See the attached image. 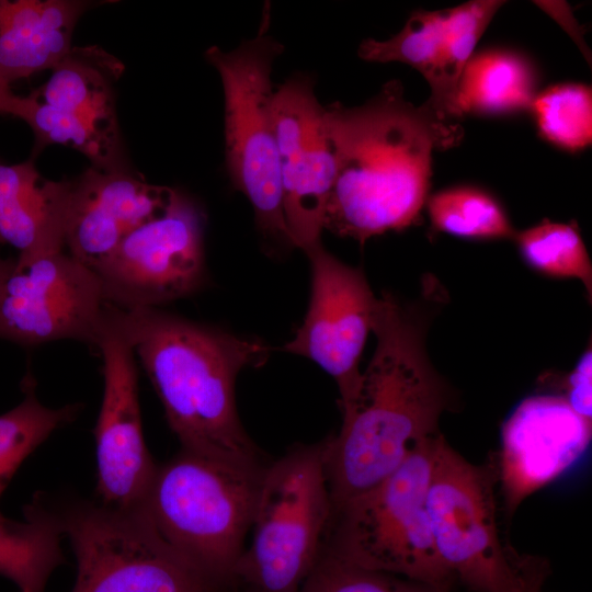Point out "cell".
<instances>
[{"label": "cell", "mask_w": 592, "mask_h": 592, "mask_svg": "<svg viewBox=\"0 0 592 592\" xmlns=\"http://www.w3.org/2000/svg\"><path fill=\"white\" fill-rule=\"evenodd\" d=\"M334 181L323 229L365 243L412 225L428 198L434 151L455 146L460 126L426 101L417 106L392 80L362 105L325 106Z\"/></svg>", "instance_id": "cell-1"}, {"label": "cell", "mask_w": 592, "mask_h": 592, "mask_svg": "<svg viewBox=\"0 0 592 592\" xmlns=\"http://www.w3.org/2000/svg\"><path fill=\"white\" fill-rule=\"evenodd\" d=\"M426 320L390 294L378 297L374 354L339 432L323 441L332 510L368 491L439 432L449 405L425 349Z\"/></svg>", "instance_id": "cell-2"}, {"label": "cell", "mask_w": 592, "mask_h": 592, "mask_svg": "<svg viewBox=\"0 0 592 592\" xmlns=\"http://www.w3.org/2000/svg\"><path fill=\"white\" fill-rule=\"evenodd\" d=\"M109 318L141 362L182 449L249 470L267 466L240 422L235 391L242 369L267 361V344L156 307L111 305Z\"/></svg>", "instance_id": "cell-3"}, {"label": "cell", "mask_w": 592, "mask_h": 592, "mask_svg": "<svg viewBox=\"0 0 592 592\" xmlns=\"http://www.w3.org/2000/svg\"><path fill=\"white\" fill-rule=\"evenodd\" d=\"M264 469H243L181 448L157 466L137 510L173 551L216 588L234 581Z\"/></svg>", "instance_id": "cell-4"}, {"label": "cell", "mask_w": 592, "mask_h": 592, "mask_svg": "<svg viewBox=\"0 0 592 592\" xmlns=\"http://www.w3.org/2000/svg\"><path fill=\"white\" fill-rule=\"evenodd\" d=\"M331 515L323 441L289 448L263 471L234 581L249 592H299L322 554Z\"/></svg>", "instance_id": "cell-5"}, {"label": "cell", "mask_w": 592, "mask_h": 592, "mask_svg": "<svg viewBox=\"0 0 592 592\" xmlns=\"http://www.w3.org/2000/svg\"><path fill=\"white\" fill-rule=\"evenodd\" d=\"M491 466L464 458L442 434L435 440L426 511L439 557L474 592H525L550 572L543 558L502 544Z\"/></svg>", "instance_id": "cell-6"}, {"label": "cell", "mask_w": 592, "mask_h": 592, "mask_svg": "<svg viewBox=\"0 0 592 592\" xmlns=\"http://www.w3.org/2000/svg\"><path fill=\"white\" fill-rule=\"evenodd\" d=\"M437 436L378 485L332 510L323 551L362 568L451 589L455 579L436 553L426 511Z\"/></svg>", "instance_id": "cell-7"}, {"label": "cell", "mask_w": 592, "mask_h": 592, "mask_svg": "<svg viewBox=\"0 0 592 592\" xmlns=\"http://www.w3.org/2000/svg\"><path fill=\"white\" fill-rule=\"evenodd\" d=\"M264 21L258 34L237 48L206 50V59L221 79L225 104V157L230 181L250 202L259 231L267 241L295 248L286 228L272 122L274 60L284 47L267 34Z\"/></svg>", "instance_id": "cell-8"}, {"label": "cell", "mask_w": 592, "mask_h": 592, "mask_svg": "<svg viewBox=\"0 0 592 592\" xmlns=\"http://www.w3.org/2000/svg\"><path fill=\"white\" fill-rule=\"evenodd\" d=\"M58 517L78 563L72 592H214L138 510L81 503Z\"/></svg>", "instance_id": "cell-9"}, {"label": "cell", "mask_w": 592, "mask_h": 592, "mask_svg": "<svg viewBox=\"0 0 592 592\" xmlns=\"http://www.w3.org/2000/svg\"><path fill=\"white\" fill-rule=\"evenodd\" d=\"M204 225L196 203L173 190L166 208L130 231L94 271L109 304L161 308L198 291L205 281Z\"/></svg>", "instance_id": "cell-10"}, {"label": "cell", "mask_w": 592, "mask_h": 592, "mask_svg": "<svg viewBox=\"0 0 592 592\" xmlns=\"http://www.w3.org/2000/svg\"><path fill=\"white\" fill-rule=\"evenodd\" d=\"M109 306L98 274L65 250L7 259L0 273V338L19 344H94Z\"/></svg>", "instance_id": "cell-11"}, {"label": "cell", "mask_w": 592, "mask_h": 592, "mask_svg": "<svg viewBox=\"0 0 592 592\" xmlns=\"http://www.w3.org/2000/svg\"><path fill=\"white\" fill-rule=\"evenodd\" d=\"M122 68L101 48L72 47L29 95L23 121L34 133L35 149L62 145L84 155L93 167L121 166L113 81Z\"/></svg>", "instance_id": "cell-12"}, {"label": "cell", "mask_w": 592, "mask_h": 592, "mask_svg": "<svg viewBox=\"0 0 592 592\" xmlns=\"http://www.w3.org/2000/svg\"><path fill=\"white\" fill-rule=\"evenodd\" d=\"M311 269L310 300L303 323L283 350L307 357L337 383L341 410L356 392L360 361L373 331L378 297L360 267L318 243L305 252Z\"/></svg>", "instance_id": "cell-13"}, {"label": "cell", "mask_w": 592, "mask_h": 592, "mask_svg": "<svg viewBox=\"0 0 592 592\" xmlns=\"http://www.w3.org/2000/svg\"><path fill=\"white\" fill-rule=\"evenodd\" d=\"M310 76L295 75L273 92L274 127L283 214L294 247L321 243L325 212L334 181V155Z\"/></svg>", "instance_id": "cell-14"}, {"label": "cell", "mask_w": 592, "mask_h": 592, "mask_svg": "<svg viewBox=\"0 0 592 592\" xmlns=\"http://www.w3.org/2000/svg\"><path fill=\"white\" fill-rule=\"evenodd\" d=\"M94 345L102 356L104 378L94 428L96 490L103 505L134 511L143 502L158 466L143 433L136 356L110 321L109 311Z\"/></svg>", "instance_id": "cell-15"}, {"label": "cell", "mask_w": 592, "mask_h": 592, "mask_svg": "<svg viewBox=\"0 0 592 592\" xmlns=\"http://www.w3.org/2000/svg\"><path fill=\"white\" fill-rule=\"evenodd\" d=\"M591 422L577 414L561 395L540 394L522 400L501 431L496 478L506 513L553 482L585 453Z\"/></svg>", "instance_id": "cell-16"}, {"label": "cell", "mask_w": 592, "mask_h": 592, "mask_svg": "<svg viewBox=\"0 0 592 592\" xmlns=\"http://www.w3.org/2000/svg\"><path fill=\"white\" fill-rule=\"evenodd\" d=\"M172 191L122 166H91L71 180L65 251L95 271L130 231L166 208Z\"/></svg>", "instance_id": "cell-17"}, {"label": "cell", "mask_w": 592, "mask_h": 592, "mask_svg": "<svg viewBox=\"0 0 592 592\" xmlns=\"http://www.w3.org/2000/svg\"><path fill=\"white\" fill-rule=\"evenodd\" d=\"M70 180H47L32 160L0 163V243L29 260L65 250Z\"/></svg>", "instance_id": "cell-18"}, {"label": "cell", "mask_w": 592, "mask_h": 592, "mask_svg": "<svg viewBox=\"0 0 592 592\" xmlns=\"http://www.w3.org/2000/svg\"><path fill=\"white\" fill-rule=\"evenodd\" d=\"M92 2L0 0V80L12 82L53 69L72 49L79 18Z\"/></svg>", "instance_id": "cell-19"}, {"label": "cell", "mask_w": 592, "mask_h": 592, "mask_svg": "<svg viewBox=\"0 0 592 592\" xmlns=\"http://www.w3.org/2000/svg\"><path fill=\"white\" fill-rule=\"evenodd\" d=\"M537 73L524 55L510 49L473 54L457 86V109L475 114H509L530 110L537 94Z\"/></svg>", "instance_id": "cell-20"}, {"label": "cell", "mask_w": 592, "mask_h": 592, "mask_svg": "<svg viewBox=\"0 0 592 592\" xmlns=\"http://www.w3.org/2000/svg\"><path fill=\"white\" fill-rule=\"evenodd\" d=\"M24 522L0 519V574L21 592H43L52 571L62 562L64 532L58 514L34 498Z\"/></svg>", "instance_id": "cell-21"}, {"label": "cell", "mask_w": 592, "mask_h": 592, "mask_svg": "<svg viewBox=\"0 0 592 592\" xmlns=\"http://www.w3.org/2000/svg\"><path fill=\"white\" fill-rule=\"evenodd\" d=\"M504 3L499 0H473L445 10L437 86L426 102L448 119L462 117L457 109L460 75L478 41Z\"/></svg>", "instance_id": "cell-22"}, {"label": "cell", "mask_w": 592, "mask_h": 592, "mask_svg": "<svg viewBox=\"0 0 592 592\" xmlns=\"http://www.w3.org/2000/svg\"><path fill=\"white\" fill-rule=\"evenodd\" d=\"M22 385L23 400L0 415V497L23 460L53 432L72 422L81 409L79 403L44 406L36 397L35 380L30 374Z\"/></svg>", "instance_id": "cell-23"}, {"label": "cell", "mask_w": 592, "mask_h": 592, "mask_svg": "<svg viewBox=\"0 0 592 592\" xmlns=\"http://www.w3.org/2000/svg\"><path fill=\"white\" fill-rule=\"evenodd\" d=\"M444 24L445 10L413 12L395 36L364 39L358 56L366 61H398L414 68L426 80L431 93L439 80Z\"/></svg>", "instance_id": "cell-24"}, {"label": "cell", "mask_w": 592, "mask_h": 592, "mask_svg": "<svg viewBox=\"0 0 592 592\" xmlns=\"http://www.w3.org/2000/svg\"><path fill=\"white\" fill-rule=\"evenodd\" d=\"M433 227L467 239H502L515 231L501 205L476 187H454L437 192L428 200Z\"/></svg>", "instance_id": "cell-25"}, {"label": "cell", "mask_w": 592, "mask_h": 592, "mask_svg": "<svg viewBox=\"0 0 592 592\" xmlns=\"http://www.w3.org/2000/svg\"><path fill=\"white\" fill-rule=\"evenodd\" d=\"M514 237L528 266L550 277L580 280L591 297L592 265L577 226L544 220Z\"/></svg>", "instance_id": "cell-26"}, {"label": "cell", "mask_w": 592, "mask_h": 592, "mask_svg": "<svg viewBox=\"0 0 592 592\" xmlns=\"http://www.w3.org/2000/svg\"><path fill=\"white\" fill-rule=\"evenodd\" d=\"M530 110L542 136L570 151L592 141V92L582 83L555 84L537 93Z\"/></svg>", "instance_id": "cell-27"}, {"label": "cell", "mask_w": 592, "mask_h": 592, "mask_svg": "<svg viewBox=\"0 0 592 592\" xmlns=\"http://www.w3.org/2000/svg\"><path fill=\"white\" fill-rule=\"evenodd\" d=\"M449 590L362 568L322 550L299 592H449Z\"/></svg>", "instance_id": "cell-28"}, {"label": "cell", "mask_w": 592, "mask_h": 592, "mask_svg": "<svg viewBox=\"0 0 592 592\" xmlns=\"http://www.w3.org/2000/svg\"><path fill=\"white\" fill-rule=\"evenodd\" d=\"M591 368L592 354L591 346H589L567 376L561 394L570 408L589 422L592 418Z\"/></svg>", "instance_id": "cell-29"}, {"label": "cell", "mask_w": 592, "mask_h": 592, "mask_svg": "<svg viewBox=\"0 0 592 592\" xmlns=\"http://www.w3.org/2000/svg\"><path fill=\"white\" fill-rule=\"evenodd\" d=\"M29 106V96L15 94L10 86L0 80V114L13 115L23 121Z\"/></svg>", "instance_id": "cell-30"}, {"label": "cell", "mask_w": 592, "mask_h": 592, "mask_svg": "<svg viewBox=\"0 0 592 592\" xmlns=\"http://www.w3.org/2000/svg\"><path fill=\"white\" fill-rule=\"evenodd\" d=\"M545 579H538L531 583V585L526 589V592H542V588L544 584Z\"/></svg>", "instance_id": "cell-31"}, {"label": "cell", "mask_w": 592, "mask_h": 592, "mask_svg": "<svg viewBox=\"0 0 592 592\" xmlns=\"http://www.w3.org/2000/svg\"><path fill=\"white\" fill-rule=\"evenodd\" d=\"M4 261H5V259L0 257V272H1L2 267H3Z\"/></svg>", "instance_id": "cell-32"}, {"label": "cell", "mask_w": 592, "mask_h": 592, "mask_svg": "<svg viewBox=\"0 0 592 592\" xmlns=\"http://www.w3.org/2000/svg\"><path fill=\"white\" fill-rule=\"evenodd\" d=\"M246 592H249V591H246Z\"/></svg>", "instance_id": "cell-33"}, {"label": "cell", "mask_w": 592, "mask_h": 592, "mask_svg": "<svg viewBox=\"0 0 592 592\" xmlns=\"http://www.w3.org/2000/svg\"><path fill=\"white\" fill-rule=\"evenodd\" d=\"M526 591V590H525Z\"/></svg>", "instance_id": "cell-34"}]
</instances>
